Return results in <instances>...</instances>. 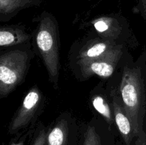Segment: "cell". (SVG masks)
Instances as JSON below:
<instances>
[{
    "label": "cell",
    "mask_w": 146,
    "mask_h": 145,
    "mask_svg": "<svg viewBox=\"0 0 146 145\" xmlns=\"http://www.w3.org/2000/svg\"><path fill=\"white\" fill-rule=\"evenodd\" d=\"M42 0H0V15L10 16L24 9L38 7Z\"/></svg>",
    "instance_id": "obj_10"
},
{
    "label": "cell",
    "mask_w": 146,
    "mask_h": 145,
    "mask_svg": "<svg viewBox=\"0 0 146 145\" xmlns=\"http://www.w3.org/2000/svg\"><path fill=\"white\" fill-rule=\"evenodd\" d=\"M84 145H101V138L94 127L89 125L86 128L84 134Z\"/></svg>",
    "instance_id": "obj_13"
},
{
    "label": "cell",
    "mask_w": 146,
    "mask_h": 145,
    "mask_svg": "<svg viewBox=\"0 0 146 145\" xmlns=\"http://www.w3.org/2000/svg\"><path fill=\"white\" fill-rule=\"evenodd\" d=\"M30 61L27 51H13L0 57V92L9 93L24 78Z\"/></svg>",
    "instance_id": "obj_3"
},
{
    "label": "cell",
    "mask_w": 146,
    "mask_h": 145,
    "mask_svg": "<svg viewBox=\"0 0 146 145\" xmlns=\"http://www.w3.org/2000/svg\"><path fill=\"white\" fill-rule=\"evenodd\" d=\"M9 145H24V141L19 140V142H14L10 143Z\"/></svg>",
    "instance_id": "obj_16"
},
{
    "label": "cell",
    "mask_w": 146,
    "mask_h": 145,
    "mask_svg": "<svg viewBox=\"0 0 146 145\" xmlns=\"http://www.w3.org/2000/svg\"><path fill=\"white\" fill-rule=\"evenodd\" d=\"M56 24L52 14L43 11L36 31L35 41L50 81L57 85L59 75V48Z\"/></svg>",
    "instance_id": "obj_2"
},
{
    "label": "cell",
    "mask_w": 146,
    "mask_h": 145,
    "mask_svg": "<svg viewBox=\"0 0 146 145\" xmlns=\"http://www.w3.org/2000/svg\"><path fill=\"white\" fill-rule=\"evenodd\" d=\"M121 50H123V45H117L114 41L104 38L96 40L81 50L77 55L78 63H84L104 58Z\"/></svg>",
    "instance_id": "obj_6"
},
{
    "label": "cell",
    "mask_w": 146,
    "mask_h": 145,
    "mask_svg": "<svg viewBox=\"0 0 146 145\" xmlns=\"http://www.w3.org/2000/svg\"><path fill=\"white\" fill-rule=\"evenodd\" d=\"M119 90L123 106L132 123L135 145H146V134L143 127L145 112V86L139 67L124 68Z\"/></svg>",
    "instance_id": "obj_1"
},
{
    "label": "cell",
    "mask_w": 146,
    "mask_h": 145,
    "mask_svg": "<svg viewBox=\"0 0 146 145\" xmlns=\"http://www.w3.org/2000/svg\"><path fill=\"white\" fill-rule=\"evenodd\" d=\"M122 53L123 50H121L108 56L79 64L81 74L86 78L93 75L109 78L113 73Z\"/></svg>",
    "instance_id": "obj_5"
},
{
    "label": "cell",
    "mask_w": 146,
    "mask_h": 145,
    "mask_svg": "<svg viewBox=\"0 0 146 145\" xmlns=\"http://www.w3.org/2000/svg\"><path fill=\"white\" fill-rule=\"evenodd\" d=\"M68 132L66 119H60L48 133L47 145H68Z\"/></svg>",
    "instance_id": "obj_11"
},
{
    "label": "cell",
    "mask_w": 146,
    "mask_h": 145,
    "mask_svg": "<svg viewBox=\"0 0 146 145\" xmlns=\"http://www.w3.org/2000/svg\"><path fill=\"white\" fill-rule=\"evenodd\" d=\"M112 101L115 125L125 144L131 145L135 139L132 123L125 112L121 98L115 92L112 93Z\"/></svg>",
    "instance_id": "obj_7"
},
{
    "label": "cell",
    "mask_w": 146,
    "mask_h": 145,
    "mask_svg": "<svg viewBox=\"0 0 146 145\" xmlns=\"http://www.w3.org/2000/svg\"><path fill=\"white\" fill-rule=\"evenodd\" d=\"M91 24L104 39L114 41L118 38L121 32L119 22L113 16H104L98 17L92 20Z\"/></svg>",
    "instance_id": "obj_8"
},
{
    "label": "cell",
    "mask_w": 146,
    "mask_h": 145,
    "mask_svg": "<svg viewBox=\"0 0 146 145\" xmlns=\"http://www.w3.org/2000/svg\"><path fill=\"white\" fill-rule=\"evenodd\" d=\"M41 91L33 87L24 97L19 109L9 127V133L14 134L29 125L34 115L38 110L41 101Z\"/></svg>",
    "instance_id": "obj_4"
},
{
    "label": "cell",
    "mask_w": 146,
    "mask_h": 145,
    "mask_svg": "<svg viewBox=\"0 0 146 145\" xmlns=\"http://www.w3.org/2000/svg\"><path fill=\"white\" fill-rule=\"evenodd\" d=\"M47 136L48 133L44 129H41L34 139L32 145H47Z\"/></svg>",
    "instance_id": "obj_14"
},
{
    "label": "cell",
    "mask_w": 146,
    "mask_h": 145,
    "mask_svg": "<svg viewBox=\"0 0 146 145\" xmlns=\"http://www.w3.org/2000/svg\"><path fill=\"white\" fill-rule=\"evenodd\" d=\"M92 105L94 109L104 117L108 124L110 125H112L113 122L112 113L111 108L106 100L100 95H96L92 98Z\"/></svg>",
    "instance_id": "obj_12"
},
{
    "label": "cell",
    "mask_w": 146,
    "mask_h": 145,
    "mask_svg": "<svg viewBox=\"0 0 146 145\" xmlns=\"http://www.w3.org/2000/svg\"><path fill=\"white\" fill-rule=\"evenodd\" d=\"M31 36L24 29L17 26L0 27V46L23 44L29 41Z\"/></svg>",
    "instance_id": "obj_9"
},
{
    "label": "cell",
    "mask_w": 146,
    "mask_h": 145,
    "mask_svg": "<svg viewBox=\"0 0 146 145\" xmlns=\"http://www.w3.org/2000/svg\"><path fill=\"white\" fill-rule=\"evenodd\" d=\"M134 11L140 14L146 19V0H138L137 4L134 7Z\"/></svg>",
    "instance_id": "obj_15"
}]
</instances>
